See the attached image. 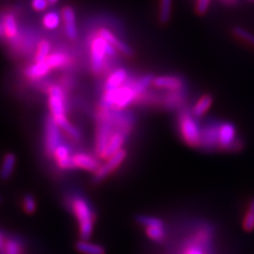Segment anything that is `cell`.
<instances>
[{"label": "cell", "mask_w": 254, "mask_h": 254, "mask_svg": "<svg viewBox=\"0 0 254 254\" xmlns=\"http://www.w3.org/2000/svg\"><path fill=\"white\" fill-rule=\"evenodd\" d=\"M4 37L7 41H15L18 36V23L13 14H6L2 19Z\"/></svg>", "instance_id": "19"}, {"label": "cell", "mask_w": 254, "mask_h": 254, "mask_svg": "<svg viewBox=\"0 0 254 254\" xmlns=\"http://www.w3.org/2000/svg\"><path fill=\"white\" fill-rule=\"evenodd\" d=\"M72 162L74 169H79L93 173L97 172L101 166V163L97 158L86 153L74 154L72 156Z\"/></svg>", "instance_id": "12"}, {"label": "cell", "mask_w": 254, "mask_h": 254, "mask_svg": "<svg viewBox=\"0 0 254 254\" xmlns=\"http://www.w3.org/2000/svg\"><path fill=\"white\" fill-rule=\"evenodd\" d=\"M62 21L65 28L66 35L71 41H74L77 37V27L75 19V12L71 6H65L62 10Z\"/></svg>", "instance_id": "13"}, {"label": "cell", "mask_w": 254, "mask_h": 254, "mask_svg": "<svg viewBox=\"0 0 254 254\" xmlns=\"http://www.w3.org/2000/svg\"><path fill=\"white\" fill-rule=\"evenodd\" d=\"M23 211L28 214H33L36 211V200L31 194H27L22 198Z\"/></svg>", "instance_id": "33"}, {"label": "cell", "mask_w": 254, "mask_h": 254, "mask_svg": "<svg viewBox=\"0 0 254 254\" xmlns=\"http://www.w3.org/2000/svg\"><path fill=\"white\" fill-rule=\"evenodd\" d=\"M61 22H62V15H60L55 11H50L46 13L43 17L44 27L48 30L58 29L61 25Z\"/></svg>", "instance_id": "25"}, {"label": "cell", "mask_w": 254, "mask_h": 254, "mask_svg": "<svg viewBox=\"0 0 254 254\" xmlns=\"http://www.w3.org/2000/svg\"><path fill=\"white\" fill-rule=\"evenodd\" d=\"M50 52H51V44L49 43V41H47V39H43V41L38 44L34 61L35 62L46 61L51 54Z\"/></svg>", "instance_id": "27"}, {"label": "cell", "mask_w": 254, "mask_h": 254, "mask_svg": "<svg viewBox=\"0 0 254 254\" xmlns=\"http://www.w3.org/2000/svg\"><path fill=\"white\" fill-rule=\"evenodd\" d=\"M5 242H6V238L4 237V235H3L2 232H0V252L4 250Z\"/></svg>", "instance_id": "36"}, {"label": "cell", "mask_w": 254, "mask_h": 254, "mask_svg": "<svg viewBox=\"0 0 254 254\" xmlns=\"http://www.w3.org/2000/svg\"><path fill=\"white\" fill-rule=\"evenodd\" d=\"M220 124L216 120H210L201 127L199 148L204 152H212L219 148Z\"/></svg>", "instance_id": "7"}, {"label": "cell", "mask_w": 254, "mask_h": 254, "mask_svg": "<svg viewBox=\"0 0 254 254\" xmlns=\"http://www.w3.org/2000/svg\"><path fill=\"white\" fill-rule=\"evenodd\" d=\"M243 228L247 232H251L254 230V198L250 201L247 213L244 217Z\"/></svg>", "instance_id": "29"}, {"label": "cell", "mask_w": 254, "mask_h": 254, "mask_svg": "<svg viewBox=\"0 0 254 254\" xmlns=\"http://www.w3.org/2000/svg\"><path fill=\"white\" fill-rule=\"evenodd\" d=\"M51 71V68L48 65L47 61L34 62L32 65L26 68L25 74L31 81H38L45 77Z\"/></svg>", "instance_id": "17"}, {"label": "cell", "mask_w": 254, "mask_h": 254, "mask_svg": "<svg viewBox=\"0 0 254 254\" xmlns=\"http://www.w3.org/2000/svg\"><path fill=\"white\" fill-rule=\"evenodd\" d=\"M213 103V98L210 94H204L197 101L194 107L192 108V114L195 118H201L206 111L210 109Z\"/></svg>", "instance_id": "23"}, {"label": "cell", "mask_w": 254, "mask_h": 254, "mask_svg": "<svg viewBox=\"0 0 254 254\" xmlns=\"http://www.w3.org/2000/svg\"><path fill=\"white\" fill-rule=\"evenodd\" d=\"M4 35V32H3V25L2 22H0V37Z\"/></svg>", "instance_id": "37"}, {"label": "cell", "mask_w": 254, "mask_h": 254, "mask_svg": "<svg viewBox=\"0 0 254 254\" xmlns=\"http://www.w3.org/2000/svg\"><path fill=\"white\" fill-rule=\"evenodd\" d=\"M146 235L156 243H161L165 238L164 227H149L145 230Z\"/></svg>", "instance_id": "32"}, {"label": "cell", "mask_w": 254, "mask_h": 254, "mask_svg": "<svg viewBox=\"0 0 254 254\" xmlns=\"http://www.w3.org/2000/svg\"><path fill=\"white\" fill-rule=\"evenodd\" d=\"M233 34L240 38L241 41L247 43L248 45H250L251 47L254 48V34H252L251 32H249L248 30H246L242 27H234L233 28Z\"/></svg>", "instance_id": "30"}, {"label": "cell", "mask_w": 254, "mask_h": 254, "mask_svg": "<svg viewBox=\"0 0 254 254\" xmlns=\"http://www.w3.org/2000/svg\"><path fill=\"white\" fill-rule=\"evenodd\" d=\"M49 4L50 3L48 0H32V7L37 12L46 11Z\"/></svg>", "instance_id": "34"}, {"label": "cell", "mask_w": 254, "mask_h": 254, "mask_svg": "<svg viewBox=\"0 0 254 254\" xmlns=\"http://www.w3.org/2000/svg\"><path fill=\"white\" fill-rule=\"evenodd\" d=\"M173 0H160V10H159V21L162 25L168 23L172 15Z\"/></svg>", "instance_id": "26"}, {"label": "cell", "mask_w": 254, "mask_h": 254, "mask_svg": "<svg viewBox=\"0 0 254 254\" xmlns=\"http://www.w3.org/2000/svg\"><path fill=\"white\" fill-rule=\"evenodd\" d=\"M243 147H244L243 140H241L240 138H236L234 140V142L232 143V144L230 145V147L228 148L227 152H234V153H236V152H240V150H242Z\"/></svg>", "instance_id": "35"}, {"label": "cell", "mask_w": 254, "mask_h": 254, "mask_svg": "<svg viewBox=\"0 0 254 254\" xmlns=\"http://www.w3.org/2000/svg\"><path fill=\"white\" fill-rule=\"evenodd\" d=\"M132 81L133 77L129 76L127 82L119 88L105 90L101 101V106L116 110H123L129 105L134 104L138 95L132 88Z\"/></svg>", "instance_id": "3"}, {"label": "cell", "mask_w": 254, "mask_h": 254, "mask_svg": "<svg viewBox=\"0 0 254 254\" xmlns=\"http://www.w3.org/2000/svg\"><path fill=\"white\" fill-rule=\"evenodd\" d=\"M0 254H23V247L16 238H6L4 250L0 252Z\"/></svg>", "instance_id": "28"}, {"label": "cell", "mask_w": 254, "mask_h": 254, "mask_svg": "<svg viewBox=\"0 0 254 254\" xmlns=\"http://www.w3.org/2000/svg\"><path fill=\"white\" fill-rule=\"evenodd\" d=\"M154 78H155V76L153 74H145V75H142L138 78L133 77L132 88L134 91H136L137 95H140L141 93L148 90L149 86L153 85Z\"/></svg>", "instance_id": "24"}, {"label": "cell", "mask_w": 254, "mask_h": 254, "mask_svg": "<svg viewBox=\"0 0 254 254\" xmlns=\"http://www.w3.org/2000/svg\"><path fill=\"white\" fill-rule=\"evenodd\" d=\"M62 128L53 120L51 116H48L45 121V149L46 153L52 156L58 146L62 144Z\"/></svg>", "instance_id": "8"}, {"label": "cell", "mask_w": 254, "mask_h": 254, "mask_svg": "<svg viewBox=\"0 0 254 254\" xmlns=\"http://www.w3.org/2000/svg\"><path fill=\"white\" fill-rule=\"evenodd\" d=\"M236 139V128L232 123L224 122L220 124L219 129V148L222 150H228L230 145Z\"/></svg>", "instance_id": "15"}, {"label": "cell", "mask_w": 254, "mask_h": 254, "mask_svg": "<svg viewBox=\"0 0 254 254\" xmlns=\"http://www.w3.org/2000/svg\"><path fill=\"white\" fill-rule=\"evenodd\" d=\"M127 134L123 133V132H116L113 137H111L108 145L105 149L104 154H103L102 159L103 160H107L108 158H110L113 155H115L118 150H120L121 148H123L124 143L127 139Z\"/></svg>", "instance_id": "18"}, {"label": "cell", "mask_w": 254, "mask_h": 254, "mask_svg": "<svg viewBox=\"0 0 254 254\" xmlns=\"http://www.w3.org/2000/svg\"><path fill=\"white\" fill-rule=\"evenodd\" d=\"M48 1H49L50 4H54V3H57L59 0H48Z\"/></svg>", "instance_id": "38"}, {"label": "cell", "mask_w": 254, "mask_h": 254, "mask_svg": "<svg viewBox=\"0 0 254 254\" xmlns=\"http://www.w3.org/2000/svg\"><path fill=\"white\" fill-rule=\"evenodd\" d=\"M136 221L139 225L144 226L145 228L149 227H163V221L154 216L148 215H138L136 217Z\"/></svg>", "instance_id": "31"}, {"label": "cell", "mask_w": 254, "mask_h": 254, "mask_svg": "<svg viewBox=\"0 0 254 254\" xmlns=\"http://www.w3.org/2000/svg\"><path fill=\"white\" fill-rule=\"evenodd\" d=\"M72 156L71 155L70 147L66 144H62L55 148L53 152L52 157L54 158L55 162H57L58 166L62 170H73V162H72Z\"/></svg>", "instance_id": "14"}, {"label": "cell", "mask_w": 254, "mask_h": 254, "mask_svg": "<svg viewBox=\"0 0 254 254\" xmlns=\"http://www.w3.org/2000/svg\"><path fill=\"white\" fill-rule=\"evenodd\" d=\"M187 87L180 90H160L158 92L157 106L166 110L182 109L187 102Z\"/></svg>", "instance_id": "6"}, {"label": "cell", "mask_w": 254, "mask_h": 254, "mask_svg": "<svg viewBox=\"0 0 254 254\" xmlns=\"http://www.w3.org/2000/svg\"><path fill=\"white\" fill-rule=\"evenodd\" d=\"M15 164H16V157L12 153H7L4 155L2 164H1V169H0V178L2 180H7L14 172L15 169Z\"/></svg>", "instance_id": "21"}, {"label": "cell", "mask_w": 254, "mask_h": 254, "mask_svg": "<svg viewBox=\"0 0 254 254\" xmlns=\"http://www.w3.org/2000/svg\"><path fill=\"white\" fill-rule=\"evenodd\" d=\"M178 124L181 138L189 146L199 147L201 127L197 123L190 109L182 108L178 115Z\"/></svg>", "instance_id": "5"}, {"label": "cell", "mask_w": 254, "mask_h": 254, "mask_svg": "<svg viewBox=\"0 0 254 254\" xmlns=\"http://www.w3.org/2000/svg\"><path fill=\"white\" fill-rule=\"evenodd\" d=\"M97 35L101 36L102 38H104L107 43H109L111 46H114L119 52L126 55V57H132L133 55V51L131 48L126 43H124L122 39L118 38L110 30L105 29V28H101L98 30Z\"/></svg>", "instance_id": "11"}, {"label": "cell", "mask_w": 254, "mask_h": 254, "mask_svg": "<svg viewBox=\"0 0 254 254\" xmlns=\"http://www.w3.org/2000/svg\"><path fill=\"white\" fill-rule=\"evenodd\" d=\"M128 78H129L128 71L124 68H118V69L114 70L113 72H111L107 76L104 88H105V90H111V89L119 88V87L124 85Z\"/></svg>", "instance_id": "16"}, {"label": "cell", "mask_w": 254, "mask_h": 254, "mask_svg": "<svg viewBox=\"0 0 254 254\" xmlns=\"http://www.w3.org/2000/svg\"><path fill=\"white\" fill-rule=\"evenodd\" d=\"M48 65L52 69H62L65 68L69 65L70 59L66 53L64 52H54L49 55V58L47 60Z\"/></svg>", "instance_id": "22"}, {"label": "cell", "mask_w": 254, "mask_h": 254, "mask_svg": "<svg viewBox=\"0 0 254 254\" xmlns=\"http://www.w3.org/2000/svg\"><path fill=\"white\" fill-rule=\"evenodd\" d=\"M48 104H49L50 116L59 124L61 128L65 130L72 139L76 141L81 140V132L67 119L65 93H64L61 86H49V88H48Z\"/></svg>", "instance_id": "1"}, {"label": "cell", "mask_w": 254, "mask_h": 254, "mask_svg": "<svg viewBox=\"0 0 254 254\" xmlns=\"http://www.w3.org/2000/svg\"><path fill=\"white\" fill-rule=\"evenodd\" d=\"M118 50L107 43L104 38L95 34L90 42V63L91 70L95 75H100L105 70L108 60L118 58Z\"/></svg>", "instance_id": "4"}, {"label": "cell", "mask_w": 254, "mask_h": 254, "mask_svg": "<svg viewBox=\"0 0 254 254\" xmlns=\"http://www.w3.org/2000/svg\"><path fill=\"white\" fill-rule=\"evenodd\" d=\"M153 85L160 90H180L186 88V81L177 75H161L154 78Z\"/></svg>", "instance_id": "10"}, {"label": "cell", "mask_w": 254, "mask_h": 254, "mask_svg": "<svg viewBox=\"0 0 254 254\" xmlns=\"http://www.w3.org/2000/svg\"><path fill=\"white\" fill-rule=\"evenodd\" d=\"M70 208L78 222L81 240L88 241L94 227L95 215L90 202L83 196H74L70 201Z\"/></svg>", "instance_id": "2"}, {"label": "cell", "mask_w": 254, "mask_h": 254, "mask_svg": "<svg viewBox=\"0 0 254 254\" xmlns=\"http://www.w3.org/2000/svg\"><path fill=\"white\" fill-rule=\"evenodd\" d=\"M75 249L83 254H106L105 248L101 245L81 240L75 244Z\"/></svg>", "instance_id": "20"}, {"label": "cell", "mask_w": 254, "mask_h": 254, "mask_svg": "<svg viewBox=\"0 0 254 254\" xmlns=\"http://www.w3.org/2000/svg\"><path fill=\"white\" fill-rule=\"evenodd\" d=\"M127 156L126 149L121 148L120 150L108 158L104 164H101L100 169L94 173L92 182L93 184H99V182L103 181L105 178H107L111 173H114L117 169L121 166V164L124 162L125 158Z\"/></svg>", "instance_id": "9"}, {"label": "cell", "mask_w": 254, "mask_h": 254, "mask_svg": "<svg viewBox=\"0 0 254 254\" xmlns=\"http://www.w3.org/2000/svg\"><path fill=\"white\" fill-rule=\"evenodd\" d=\"M0 201H1V197H0Z\"/></svg>", "instance_id": "39"}]
</instances>
